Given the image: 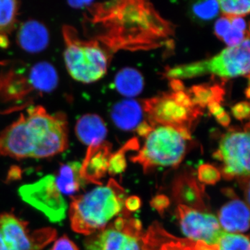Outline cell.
I'll use <instances>...</instances> for the list:
<instances>
[{
	"label": "cell",
	"mask_w": 250,
	"mask_h": 250,
	"mask_svg": "<svg viewBox=\"0 0 250 250\" xmlns=\"http://www.w3.org/2000/svg\"><path fill=\"white\" fill-rule=\"evenodd\" d=\"M29 79L34 91L49 93L57 88L59 75L55 67L47 62H37L31 67Z\"/></svg>",
	"instance_id": "obj_18"
},
{
	"label": "cell",
	"mask_w": 250,
	"mask_h": 250,
	"mask_svg": "<svg viewBox=\"0 0 250 250\" xmlns=\"http://www.w3.org/2000/svg\"><path fill=\"white\" fill-rule=\"evenodd\" d=\"M146 141L139 154L131 160L142 166L144 171L154 167L177 166L187 152L190 133L172 126H152L145 136Z\"/></svg>",
	"instance_id": "obj_5"
},
{
	"label": "cell",
	"mask_w": 250,
	"mask_h": 250,
	"mask_svg": "<svg viewBox=\"0 0 250 250\" xmlns=\"http://www.w3.org/2000/svg\"><path fill=\"white\" fill-rule=\"evenodd\" d=\"M19 2L14 0H0V47L8 45V34L15 28Z\"/></svg>",
	"instance_id": "obj_22"
},
{
	"label": "cell",
	"mask_w": 250,
	"mask_h": 250,
	"mask_svg": "<svg viewBox=\"0 0 250 250\" xmlns=\"http://www.w3.org/2000/svg\"><path fill=\"white\" fill-rule=\"evenodd\" d=\"M218 2L225 17H241L250 13V1L248 0H220Z\"/></svg>",
	"instance_id": "obj_24"
},
{
	"label": "cell",
	"mask_w": 250,
	"mask_h": 250,
	"mask_svg": "<svg viewBox=\"0 0 250 250\" xmlns=\"http://www.w3.org/2000/svg\"><path fill=\"white\" fill-rule=\"evenodd\" d=\"M19 194L24 202L43 213L50 221L59 223L65 218L67 203L54 174L46 176L35 183L22 186Z\"/></svg>",
	"instance_id": "obj_11"
},
{
	"label": "cell",
	"mask_w": 250,
	"mask_h": 250,
	"mask_svg": "<svg viewBox=\"0 0 250 250\" xmlns=\"http://www.w3.org/2000/svg\"><path fill=\"white\" fill-rule=\"evenodd\" d=\"M81 165L77 162L62 164L57 173L54 174L56 183L64 196H76L82 188L83 179L80 175Z\"/></svg>",
	"instance_id": "obj_20"
},
{
	"label": "cell",
	"mask_w": 250,
	"mask_h": 250,
	"mask_svg": "<svg viewBox=\"0 0 250 250\" xmlns=\"http://www.w3.org/2000/svg\"><path fill=\"white\" fill-rule=\"evenodd\" d=\"M174 90L173 93L146 100L144 110L152 126H172L190 132L192 125L201 115L202 110L193 104L184 88Z\"/></svg>",
	"instance_id": "obj_6"
},
{
	"label": "cell",
	"mask_w": 250,
	"mask_h": 250,
	"mask_svg": "<svg viewBox=\"0 0 250 250\" xmlns=\"http://www.w3.org/2000/svg\"><path fill=\"white\" fill-rule=\"evenodd\" d=\"M56 236L54 229L42 228L31 232L27 222L12 213L0 215V250H42Z\"/></svg>",
	"instance_id": "obj_9"
},
{
	"label": "cell",
	"mask_w": 250,
	"mask_h": 250,
	"mask_svg": "<svg viewBox=\"0 0 250 250\" xmlns=\"http://www.w3.org/2000/svg\"><path fill=\"white\" fill-rule=\"evenodd\" d=\"M218 220L226 233L246 232L250 227L249 208L244 202L235 199L222 207Z\"/></svg>",
	"instance_id": "obj_15"
},
{
	"label": "cell",
	"mask_w": 250,
	"mask_h": 250,
	"mask_svg": "<svg viewBox=\"0 0 250 250\" xmlns=\"http://www.w3.org/2000/svg\"><path fill=\"white\" fill-rule=\"evenodd\" d=\"M25 116L38 137L34 159L51 157L67 149L68 129L66 118L62 113L49 114L42 106H36L29 108Z\"/></svg>",
	"instance_id": "obj_7"
},
{
	"label": "cell",
	"mask_w": 250,
	"mask_h": 250,
	"mask_svg": "<svg viewBox=\"0 0 250 250\" xmlns=\"http://www.w3.org/2000/svg\"><path fill=\"white\" fill-rule=\"evenodd\" d=\"M77 139L88 148L100 147L104 144L107 128L101 117L88 113L81 117L75 125Z\"/></svg>",
	"instance_id": "obj_16"
},
{
	"label": "cell",
	"mask_w": 250,
	"mask_h": 250,
	"mask_svg": "<svg viewBox=\"0 0 250 250\" xmlns=\"http://www.w3.org/2000/svg\"><path fill=\"white\" fill-rule=\"evenodd\" d=\"M220 8L218 1H198L192 6L194 14L204 21H209L218 15Z\"/></svg>",
	"instance_id": "obj_26"
},
{
	"label": "cell",
	"mask_w": 250,
	"mask_h": 250,
	"mask_svg": "<svg viewBox=\"0 0 250 250\" xmlns=\"http://www.w3.org/2000/svg\"><path fill=\"white\" fill-rule=\"evenodd\" d=\"M86 250H145V231L137 219L119 217L85 241Z\"/></svg>",
	"instance_id": "obj_8"
},
{
	"label": "cell",
	"mask_w": 250,
	"mask_h": 250,
	"mask_svg": "<svg viewBox=\"0 0 250 250\" xmlns=\"http://www.w3.org/2000/svg\"><path fill=\"white\" fill-rule=\"evenodd\" d=\"M125 167H126V162H125L124 154H123V149L110 156L108 168L110 173H119L124 170Z\"/></svg>",
	"instance_id": "obj_27"
},
{
	"label": "cell",
	"mask_w": 250,
	"mask_h": 250,
	"mask_svg": "<svg viewBox=\"0 0 250 250\" xmlns=\"http://www.w3.org/2000/svg\"><path fill=\"white\" fill-rule=\"evenodd\" d=\"M143 116L142 108L135 100H124L115 105L112 120L120 129L132 130L139 126Z\"/></svg>",
	"instance_id": "obj_19"
},
{
	"label": "cell",
	"mask_w": 250,
	"mask_h": 250,
	"mask_svg": "<svg viewBox=\"0 0 250 250\" xmlns=\"http://www.w3.org/2000/svg\"><path fill=\"white\" fill-rule=\"evenodd\" d=\"M65 49L63 58L70 76L84 83L97 82L107 70L108 57L96 41H82L77 31L66 26L62 29Z\"/></svg>",
	"instance_id": "obj_4"
},
{
	"label": "cell",
	"mask_w": 250,
	"mask_h": 250,
	"mask_svg": "<svg viewBox=\"0 0 250 250\" xmlns=\"http://www.w3.org/2000/svg\"><path fill=\"white\" fill-rule=\"evenodd\" d=\"M115 85L121 95L133 98L142 92L144 79L141 72L136 69L126 67L117 74Z\"/></svg>",
	"instance_id": "obj_21"
},
{
	"label": "cell",
	"mask_w": 250,
	"mask_h": 250,
	"mask_svg": "<svg viewBox=\"0 0 250 250\" xmlns=\"http://www.w3.org/2000/svg\"><path fill=\"white\" fill-rule=\"evenodd\" d=\"M125 206L129 210H135L138 209L140 207V200L139 197L132 196L130 197L125 201Z\"/></svg>",
	"instance_id": "obj_31"
},
{
	"label": "cell",
	"mask_w": 250,
	"mask_h": 250,
	"mask_svg": "<svg viewBox=\"0 0 250 250\" xmlns=\"http://www.w3.org/2000/svg\"><path fill=\"white\" fill-rule=\"evenodd\" d=\"M250 67V39L247 38L239 45L228 47L212 58L167 69L165 75L172 80L191 79L209 74L222 78H233L249 76Z\"/></svg>",
	"instance_id": "obj_3"
},
{
	"label": "cell",
	"mask_w": 250,
	"mask_h": 250,
	"mask_svg": "<svg viewBox=\"0 0 250 250\" xmlns=\"http://www.w3.org/2000/svg\"><path fill=\"white\" fill-rule=\"evenodd\" d=\"M217 250H250L249 237L226 233L216 245Z\"/></svg>",
	"instance_id": "obj_25"
},
{
	"label": "cell",
	"mask_w": 250,
	"mask_h": 250,
	"mask_svg": "<svg viewBox=\"0 0 250 250\" xmlns=\"http://www.w3.org/2000/svg\"><path fill=\"white\" fill-rule=\"evenodd\" d=\"M250 132L247 131L227 133L213 154L223 162V175L228 179H248L250 177Z\"/></svg>",
	"instance_id": "obj_10"
},
{
	"label": "cell",
	"mask_w": 250,
	"mask_h": 250,
	"mask_svg": "<svg viewBox=\"0 0 250 250\" xmlns=\"http://www.w3.org/2000/svg\"><path fill=\"white\" fill-rule=\"evenodd\" d=\"M199 172H200V179L206 183H215L220 178V173L213 166H202Z\"/></svg>",
	"instance_id": "obj_28"
},
{
	"label": "cell",
	"mask_w": 250,
	"mask_h": 250,
	"mask_svg": "<svg viewBox=\"0 0 250 250\" xmlns=\"http://www.w3.org/2000/svg\"><path fill=\"white\" fill-rule=\"evenodd\" d=\"M50 250H79V248L68 237L63 236L56 241Z\"/></svg>",
	"instance_id": "obj_29"
},
{
	"label": "cell",
	"mask_w": 250,
	"mask_h": 250,
	"mask_svg": "<svg viewBox=\"0 0 250 250\" xmlns=\"http://www.w3.org/2000/svg\"><path fill=\"white\" fill-rule=\"evenodd\" d=\"M250 111V104L246 102L237 104L232 108L233 116L237 119L241 120V121L249 118Z\"/></svg>",
	"instance_id": "obj_30"
},
{
	"label": "cell",
	"mask_w": 250,
	"mask_h": 250,
	"mask_svg": "<svg viewBox=\"0 0 250 250\" xmlns=\"http://www.w3.org/2000/svg\"><path fill=\"white\" fill-rule=\"evenodd\" d=\"M192 103L203 109L213 103H220L223 96V89L219 85H195L187 90Z\"/></svg>",
	"instance_id": "obj_23"
},
{
	"label": "cell",
	"mask_w": 250,
	"mask_h": 250,
	"mask_svg": "<svg viewBox=\"0 0 250 250\" xmlns=\"http://www.w3.org/2000/svg\"><path fill=\"white\" fill-rule=\"evenodd\" d=\"M49 32L43 23L29 20L21 24L17 32V42L28 53H40L48 47Z\"/></svg>",
	"instance_id": "obj_14"
},
{
	"label": "cell",
	"mask_w": 250,
	"mask_h": 250,
	"mask_svg": "<svg viewBox=\"0 0 250 250\" xmlns=\"http://www.w3.org/2000/svg\"><path fill=\"white\" fill-rule=\"evenodd\" d=\"M32 130L25 115L21 114L0 133V154L16 159L33 158L36 143Z\"/></svg>",
	"instance_id": "obj_13"
},
{
	"label": "cell",
	"mask_w": 250,
	"mask_h": 250,
	"mask_svg": "<svg viewBox=\"0 0 250 250\" xmlns=\"http://www.w3.org/2000/svg\"><path fill=\"white\" fill-rule=\"evenodd\" d=\"M90 5L94 21L106 26L100 41L112 48L139 49L161 45L172 34V24L143 1H118Z\"/></svg>",
	"instance_id": "obj_1"
},
{
	"label": "cell",
	"mask_w": 250,
	"mask_h": 250,
	"mask_svg": "<svg viewBox=\"0 0 250 250\" xmlns=\"http://www.w3.org/2000/svg\"><path fill=\"white\" fill-rule=\"evenodd\" d=\"M69 208L72 230L82 234L98 232L123 210L125 192L114 179L83 195L72 197Z\"/></svg>",
	"instance_id": "obj_2"
},
{
	"label": "cell",
	"mask_w": 250,
	"mask_h": 250,
	"mask_svg": "<svg viewBox=\"0 0 250 250\" xmlns=\"http://www.w3.org/2000/svg\"><path fill=\"white\" fill-rule=\"evenodd\" d=\"M109 149V146L106 143L98 147L88 148L80 167V175L83 180L93 184L100 183V179L108 170Z\"/></svg>",
	"instance_id": "obj_17"
},
{
	"label": "cell",
	"mask_w": 250,
	"mask_h": 250,
	"mask_svg": "<svg viewBox=\"0 0 250 250\" xmlns=\"http://www.w3.org/2000/svg\"><path fill=\"white\" fill-rule=\"evenodd\" d=\"M177 213L182 232L190 241L215 246L226 233L218 218L209 213L184 205L178 206Z\"/></svg>",
	"instance_id": "obj_12"
}]
</instances>
